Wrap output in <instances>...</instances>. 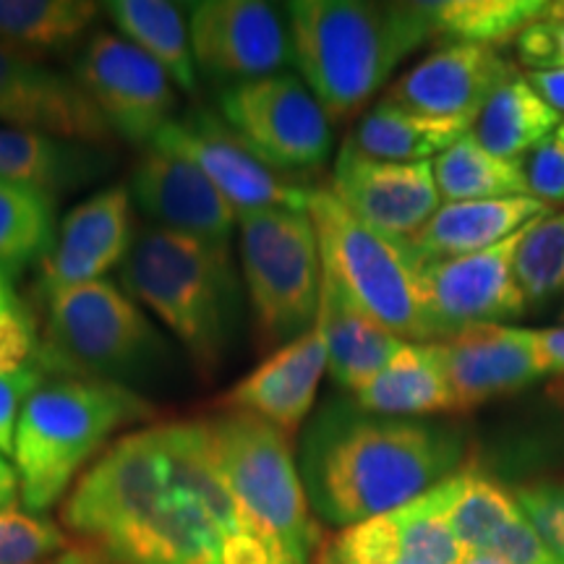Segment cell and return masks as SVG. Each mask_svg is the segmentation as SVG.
I'll list each match as a JSON object with an SVG mask.
<instances>
[{"mask_svg": "<svg viewBox=\"0 0 564 564\" xmlns=\"http://www.w3.org/2000/svg\"><path fill=\"white\" fill-rule=\"evenodd\" d=\"M13 303H19V299L17 293H13L11 280L6 278V274H0V308H9Z\"/></svg>", "mask_w": 564, "mask_h": 564, "instance_id": "cell-47", "label": "cell"}, {"mask_svg": "<svg viewBox=\"0 0 564 564\" xmlns=\"http://www.w3.org/2000/svg\"><path fill=\"white\" fill-rule=\"evenodd\" d=\"M121 285L165 324L202 379L225 369L243 308L230 246L147 225L121 264Z\"/></svg>", "mask_w": 564, "mask_h": 564, "instance_id": "cell-4", "label": "cell"}, {"mask_svg": "<svg viewBox=\"0 0 564 564\" xmlns=\"http://www.w3.org/2000/svg\"><path fill=\"white\" fill-rule=\"evenodd\" d=\"M61 520L112 564H295L230 491L204 419L118 436L68 491Z\"/></svg>", "mask_w": 564, "mask_h": 564, "instance_id": "cell-1", "label": "cell"}, {"mask_svg": "<svg viewBox=\"0 0 564 564\" xmlns=\"http://www.w3.org/2000/svg\"><path fill=\"white\" fill-rule=\"evenodd\" d=\"M74 76L102 112L112 137L131 147L152 144L173 121L178 95L171 76L116 32H95L84 42Z\"/></svg>", "mask_w": 564, "mask_h": 564, "instance_id": "cell-11", "label": "cell"}, {"mask_svg": "<svg viewBox=\"0 0 564 564\" xmlns=\"http://www.w3.org/2000/svg\"><path fill=\"white\" fill-rule=\"evenodd\" d=\"M40 333L30 306L13 303L0 308V373H11L30 366L37 358Z\"/></svg>", "mask_w": 564, "mask_h": 564, "instance_id": "cell-39", "label": "cell"}, {"mask_svg": "<svg viewBox=\"0 0 564 564\" xmlns=\"http://www.w3.org/2000/svg\"><path fill=\"white\" fill-rule=\"evenodd\" d=\"M474 123L440 121L411 112L382 97L352 126L345 139L364 158L384 162H429V158L444 154L457 144Z\"/></svg>", "mask_w": 564, "mask_h": 564, "instance_id": "cell-27", "label": "cell"}, {"mask_svg": "<svg viewBox=\"0 0 564 564\" xmlns=\"http://www.w3.org/2000/svg\"><path fill=\"white\" fill-rule=\"evenodd\" d=\"M102 9L91 0H0V42L42 61L79 42Z\"/></svg>", "mask_w": 564, "mask_h": 564, "instance_id": "cell-30", "label": "cell"}, {"mask_svg": "<svg viewBox=\"0 0 564 564\" xmlns=\"http://www.w3.org/2000/svg\"><path fill=\"white\" fill-rule=\"evenodd\" d=\"M518 61L528 70L564 68V21L539 19L514 40Z\"/></svg>", "mask_w": 564, "mask_h": 564, "instance_id": "cell-40", "label": "cell"}, {"mask_svg": "<svg viewBox=\"0 0 564 564\" xmlns=\"http://www.w3.org/2000/svg\"><path fill=\"white\" fill-rule=\"evenodd\" d=\"M324 371H327V335H324L322 314H316L308 333L272 350L257 369L217 398V408L253 413L293 436L314 411Z\"/></svg>", "mask_w": 564, "mask_h": 564, "instance_id": "cell-21", "label": "cell"}, {"mask_svg": "<svg viewBox=\"0 0 564 564\" xmlns=\"http://www.w3.org/2000/svg\"><path fill=\"white\" fill-rule=\"evenodd\" d=\"M512 79L518 66L497 47L447 42L408 68L384 97L419 116L476 123L494 91Z\"/></svg>", "mask_w": 564, "mask_h": 564, "instance_id": "cell-17", "label": "cell"}, {"mask_svg": "<svg viewBox=\"0 0 564 564\" xmlns=\"http://www.w3.org/2000/svg\"><path fill=\"white\" fill-rule=\"evenodd\" d=\"M562 322H564V312H562Z\"/></svg>", "mask_w": 564, "mask_h": 564, "instance_id": "cell-50", "label": "cell"}, {"mask_svg": "<svg viewBox=\"0 0 564 564\" xmlns=\"http://www.w3.org/2000/svg\"><path fill=\"white\" fill-rule=\"evenodd\" d=\"M468 444L460 421L392 419L329 400L301 436L299 470L316 518L350 528L447 481L470 460Z\"/></svg>", "mask_w": 564, "mask_h": 564, "instance_id": "cell-2", "label": "cell"}, {"mask_svg": "<svg viewBox=\"0 0 564 564\" xmlns=\"http://www.w3.org/2000/svg\"><path fill=\"white\" fill-rule=\"evenodd\" d=\"M455 476L405 507L364 520L329 539L345 564H460L465 549L449 525Z\"/></svg>", "mask_w": 564, "mask_h": 564, "instance_id": "cell-18", "label": "cell"}, {"mask_svg": "<svg viewBox=\"0 0 564 564\" xmlns=\"http://www.w3.org/2000/svg\"><path fill=\"white\" fill-rule=\"evenodd\" d=\"M544 377L564 379V324L549 329H528Z\"/></svg>", "mask_w": 564, "mask_h": 564, "instance_id": "cell-41", "label": "cell"}, {"mask_svg": "<svg viewBox=\"0 0 564 564\" xmlns=\"http://www.w3.org/2000/svg\"><path fill=\"white\" fill-rule=\"evenodd\" d=\"M55 241V196L0 181V274L13 278L42 262Z\"/></svg>", "mask_w": 564, "mask_h": 564, "instance_id": "cell-33", "label": "cell"}, {"mask_svg": "<svg viewBox=\"0 0 564 564\" xmlns=\"http://www.w3.org/2000/svg\"><path fill=\"white\" fill-rule=\"evenodd\" d=\"M552 215V207L533 196H507V199L444 202L419 236H413V257L421 264L440 259L468 257L507 241L539 217Z\"/></svg>", "mask_w": 564, "mask_h": 564, "instance_id": "cell-23", "label": "cell"}, {"mask_svg": "<svg viewBox=\"0 0 564 564\" xmlns=\"http://www.w3.org/2000/svg\"><path fill=\"white\" fill-rule=\"evenodd\" d=\"M196 68L217 82L243 84L280 74L293 61L291 30L262 0H204L188 13Z\"/></svg>", "mask_w": 564, "mask_h": 564, "instance_id": "cell-14", "label": "cell"}, {"mask_svg": "<svg viewBox=\"0 0 564 564\" xmlns=\"http://www.w3.org/2000/svg\"><path fill=\"white\" fill-rule=\"evenodd\" d=\"M329 192L358 220L394 241H411L442 207L432 162L364 158L345 141L337 152Z\"/></svg>", "mask_w": 564, "mask_h": 564, "instance_id": "cell-16", "label": "cell"}, {"mask_svg": "<svg viewBox=\"0 0 564 564\" xmlns=\"http://www.w3.org/2000/svg\"><path fill=\"white\" fill-rule=\"evenodd\" d=\"M314 564H345V562L335 554V549L329 546V539H324V544L319 546V552H316V556H314Z\"/></svg>", "mask_w": 564, "mask_h": 564, "instance_id": "cell-46", "label": "cell"}, {"mask_svg": "<svg viewBox=\"0 0 564 564\" xmlns=\"http://www.w3.org/2000/svg\"><path fill=\"white\" fill-rule=\"evenodd\" d=\"M434 181L444 202L507 199L528 194L523 162L494 158L478 144L474 133H465L457 144L434 162Z\"/></svg>", "mask_w": 564, "mask_h": 564, "instance_id": "cell-32", "label": "cell"}, {"mask_svg": "<svg viewBox=\"0 0 564 564\" xmlns=\"http://www.w3.org/2000/svg\"><path fill=\"white\" fill-rule=\"evenodd\" d=\"M45 379L47 373L40 369L37 361L19 371L0 373V455L3 457H13L21 411Z\"/></svg>", "mask_w": 564, "mask_h": 564, "instance_id": "cell-38", "label": "cell"}, {"mask_svg": "<svg viewBox=\"0 0 564 564\" xmlns=\"http://www.w3.org/2000/svg\"><path fill=\"white\" fill-rule=\"evenodd\" d=\"M525 228L491 249L421 264V291L434 343L478 324H502L525 314L528 299L514 278V251Z\"/></svg>", "mask_w": 564, "mask_h": 564, "instance_id": "cell-13", "label": "cell"}, {"mask_svg": "<svg viewBox=\"0 0 564 564\" xmlns=\"http://www.w3.org/2000/svg\"><path fill=\"white\" fill-rule=\"evenodd\" d=\"M552 394H554V398H560V403H564V384L552 387Z\"/></svg>", "mask_w": 564, "mask_h": 564, "instance_id": "cell-49", "label": "cell"}, {"mask_svg": "<svg viewBox=\"0 0 564 564\" xmlns=\"http://www.w3.org/2000/svg\"><path fill=\"white\" fill-rule=\"evenodd\" d=\"M220 116L285 178L316 173L333 152V121L299 74L280 70L220 91Z\"/></svg>", "mask_w": 564, "mask_h": 564, "instance_id": "cell-10", "label": "cell"}, {"mask_svg": "<svg viewBox=\"0 0 564 564\" xmlns=\"http://www.w3.org/2000/svg\"><path fill=\"white\" fill-rule=\"evenodd\" d=\"M460 564H510V562H505L502 556L489 554V552H465Z\"/></svg>", "mask_w": 564, "mask_h": 564, "instance_id": "cell-45", "label": "cell"}, {"mask_svg": "<svg viewBox=\"0 0 564 564\" xmlns=\"http://www.w3.org/2000/svg\"><path fill=\"white\" fill-rule=\"evenodd\" d=\"M212 455L246 514L291 554L314 564L324 544L303 486L291 436L253 413L220 411L204 419Z\"/></svg>", "mask_w": 564, "mask_h": 564, "instance_id": "cell-8", "label": "cell"}, {"mask_svg": "<svg viewBox=\"0 0 564 564\" xmlns=\"http://www.w3.org/2000/svg\"><path fill=\"white\" fill-rule=\"evenodd\" d=\"M523 162L528 194L556 207L564 204V121L560 129L541 141Z\"/></svg>", "mask_w": 564, "mask_h": 564, "instance_id": "cell-37", "label": "cell"}, {"mask_svg": "<svg viewBox=\"0 0 564 564\" xmlns=\"http://www.w3.org/2000/svg\"><path fill=\"white\" fill-rule=\"evenodd\" d=\"M514 278L528 303H544L564 293V212L528 225L514 251Z\"/></svg>", "mask_w": 564, "mask_h": 564, "instance_id": "cell-34", "label": "cell"}, {"mask_svg": "<svg viewBox=\"0 0 564 564\" xmlns=\"http://www.w3.org/2000/svg\"><path fill=\"white\" fill-rule=\"evenodd\" d=\"M436 40L502 51L525 26L544 19L546 0H434L421 3Z\"/></svg>", "mask_w": 564, "mask_h": 564, "instance_id": "cell-31", "label": "cell"}, {"mask_svg": "<svg viewBox=\"0 0 564 564\" xmlns=\"http://www.w3.org/2000/svg\"><path fill=\"white\" fill-rule=\"evenodd\" d=\"M560 126V112L531 87L528 76H518L494 91L470 133L494 158L520 162Z\"/></svg>", "mask_w": 564, "mask_h": 564, "instance_id": "cell-29", "label": "cell"}, {"mask_svg": "<svg viewBox=\"0 0 564 564\" xmlns=\"http://www.w3.org/2000/svg\"><path fill=\"white\" fill-rule=\"evenodd\" d=\"M21 497V481L17 465L9 463V457L0 455V512L17 507V499Z\"/></svg>", "mask_w": 564, "mask_h": 564, "instance_id": "cell-43", "label": "cell"}, {"mask_svg": "<svg viewBox=\"0 0 564 564\" xmlns=\"http://www.w3.org/2000/svg\"><path fill=\"white\" fill-rule=\"evenodd\" d=\"M288 30L299 76L333 123L361 116L400 63L434 40L421 3L295 0Z\"/></svg>", "mask_w": 564, "mask_h": 564, "instance_id": "cell-3", "label": "cell"}, {"mask_svg": "<svg viewBox=\"0 0 564 564\" xmlns=\"http://www.w3.org/2000/svg\"><path fill=\"white\" fill-rule=\"evenodd\" d=\"M68 533L42 512H0V564H47L70 549Z\"/></svg>", "mask_w": 564, "mask_h": 564, "instance_id": "cell-35", "label": "cell"}, {"mask_svg": "<svg viewBox=\"0 0 564 564\" xmlns=\"http://www.w3.org/2000/svg\"><path fill=\"white\" fill-rule=\"evenodd\" d=\"M110 171V152L84 141L0 126V181L58 196L89 186Z\"/></svg>", "mask_w": 564, "mask_h": 564, "instance_id": "cell-25", "label": "cell"}, {"mask_svg": "<svg viewBox=\"0 0 564 564\" xmlns=\"http://www.w3.org/2000/svg\"><path fill=\"white\" fill-rule=\"evenodd\" d=\"M324 272L366 314L405 343H434L421 291V262L411 246L358 220L329 186H314L306 204Z\"/></svg>", "mask_w": 564, "mask_h": 564, "instance_id": "cell-7", "label": "cell"}, {"mask_svg": "<svg viewBox=\"0 0 564 564\" xmlns=\"http://www.w3.org/2000/svg\"><path fill=\"white\" fill-rule=\"evenodd\" d=\"M528 82H531V87L539 91V95L544 97V100L562 116L564 112V68L528 70Z\"/></svg>", "mask_w": 564, "mask_h": 564, "instance_id": "cell-42", "label": "cell"}, {"mask_svg": "<svg viewBox=\"0 0 564 564\" xmlns=\"http://www.w3.org/2000/svg\"><path fill=\"white\" fill-rule=\"evenodd\" d=\"M131 199L158 228L230 246L238 212L192 160L147 147L129 181Z\"/></svg>", "mask_w": 564, "mask_h": 564, "instance_id": "cell-20", "label": "cell"}, {"mask_svg": "<svg viewBox=\"0 0 564 564\" xmlns=\"http://www.w3.org/2000/svg\"><path fill=\"white\" fill-rule=\"evenodd\" d=\"M131 202L129 186L116 183L76 204L63 217L51 251L42 259V295L105 280V274L126 262L137 238Z\"/></svg>", "mask_w": 564, "mask_h": 564, "instance_id": "cell-19", "label": "cell"}, {"mask_svg": "<svg viewBox=\"0 0 564 564\" xmlns=\"http://www.w3.org/2000/svg\"><path fill=\"white\" fill-rule=\"evenodd\" d=\"M319 314L327 335V371L343 390L352 394L384 369L387 364L405 348L384 324L369 316L343 291L322 267V301Z\"/></svg>", "mask_w": 564, "mask_h": 564, "instance_id": "cell-24", "label": "cell"}, {"mask_svg": "<svg viewBox=\"0 0 564 564\" xmlns=\"http://www.w3.org/2000/svg\"><path fill=\"white\" fill-rule=\"evenodd\" d=\"M444 371L457 400V413H468L489 400L507 398L544 377L531 333L510 324H478L436 340Z\"/></svg>", "mask_w": 564, "mask_h": 564, "instance_id": "cell-22", "label": "cell"}, {"mask_svg": "<svg viewBox=\"0 0 564 564\" xmlns=\"http://www.w3.org/2000/svg\"><path fill=\"white\" fill-rule=\"evenodd\" d=\"M0 123L108 147L112 131L76 76L0 42Z\"/></svg>", "mask_w": 564, "mask_h": 564, "instance_id": "cell-15", "label": "cell"}, {"mask_svg": "<svg viewBox=\"0 0 564 564\" xmlns=\"http://www.w3.org/2000/svg\"><path fill=\"white\" fill-rule=\"evenodd\" d=\"M154 415L158 405L133 387L91 377L45 379L26 400L17 429L21 505L45 514L116 442L112 436Z\"/></svg>", "mask_w": 564, "mask_h": 564, "instance_id": "cell-5", "label": "cell"}, {"mask_svg": "<svg viewBox=\"0 0 564 564\" xmlns=\"http://www.w3.org/2000/svg\"><path fill=\"white\" fill-rule=\"evenodd\" d=\"M118 34L139 47L147 58L171 76L175 89L196 95V61L192 51V34L183 11L165 0H110L105 3Z\"/></svg>", "mask_w": 564, "mask_h": 564, "instance_id": "cell-28", "label": "cell"}, {"mask_svg": "<svg viewBox=\"0 0 564 564\" xmlns=\"http://www.w3.org/2000/svg\"><path fill=\"white\" fill-rule=\"evenodd\" d=\"M34 361L55 377L131 387L162 377L173 352L123 288L95 280L45 295V327Z\"/></svg>", "mask_w": 564, "mask_h": 564, "instance_id": "cell-6", "label": "cell"}, {"mask_svg": "<svg viewBox=\"0 0 564 564\" xmlns=\"http://www.w3.org/2000/svg\"><path fill=\"white\" fill-rule=\"evenodd\" d=\"M512 494L533 531L564 564V476L520 484Z\"/></svg>", "mask_w": 564, "mask_h": 564, "instance_id": "cell-36", "label": "cell"}, {"mask_svg": "<svg viewBox=\"0 0 564 564\" xmlns=\"http://www.w3.org/2000/svg\"><path fill=\"white\" fill-rule=\"evenodd\" d=\"M544 19L564 21V0H554V3H546V13H544Z\"/></svg>", "mask_w": 564, "mask_h": 564, "instance_id": "cell-48", "label": "cell"}, {"mask_svg": "<svg viewBox=\"0 0 564 564\" xmlns=\"http://www.w3.org/2000/svg\"><path fill=\"white\" fill-rule=\"evenodd\" d=\"M562 384H564V382H562Z\"/></svg>", "mask_w": 564, "mask_h": 564, "instance_id": "cell-51", "label": "cell"}, {"mask_svg": "<svg viewBox=\"0 0 564 564\" xmlns=\"http://www.w3.org/2000/svg\"><path fill=\"white\" fill-rule=\"evenodd\" d=\"M238 251L257 348L278 350L308 333L322 301L319 238L308 212L241 215Z\"/></svg>", "mask_w": 564, "mask_h": 564, "instance_id": "cell-9", "label": "cell"}, {"mask_svg": "<svg viewBox=\"0 0 564 564\" xmlns=\"http://www.w3.org/2000/svg\"><path fill=\"white\" fill-rule=\"evenodd\" d=\"M47 564H112L110 560H105V556L97 552V549H91L89 544H74L70 549H66L61 556H55Z\"/></svg>", "mask_w": 564, "mask_h": 564, "instance_id": "cell-44", "label": "cell"}, {"mask_svg": "<svg viewBox=\"0 0 564 564\" xmlns=\"http://www.w3.org/2000/svg\"><path fill=\"white\" fill-rule=\"evenodd\" d=\"M150 147L192 160L238 217L262 209L306 212L308 192L301 183L272 171L249 150V144L212 110H192L173 118Z\"/></svg>", "mask_w": 564, "mask_h": 564, "instance_id": "cell-12", "label": "cell"}, {"mask_svg": "<svg viewBox=\"0 0 564 564\" xmlns=\"http://www.w3.org/2000/svg\"><path fill=\"white\" fill-rule=\"evenodd\" d=\"M358 405L392 419L457 413V400L436 343H408L361 392Z\"/></svg>", "mask_w": 564, "mask_h": 564, "instance_id": "cell-26", "label": "cell"}]
</instances>
